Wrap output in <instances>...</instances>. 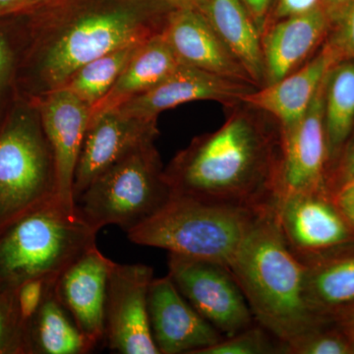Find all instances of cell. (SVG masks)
Instances as JSON below:
<instances>
[{"label": "cell", "mask_w": 354, "mask_h": 354, "mask_svg": "<svg viewBox=\"0 0 354 354\" xmlns=\"http://www.w3.org/2000/svg\"><path fill=\"white\" fill-rule=\"evenodd\" d=\"M351 1L353 0H322L321 6L329 17L330 24L339 19V16Z\"/></svg>", "instance_id": "obj_38"}, {"label": "cell", "mask_w": 354, "mask_h": 354, "mask_svg": "<svg viewBox=\"0 0 354 354\" xmlns=\"http://www.w3.org/2000/svg\"><path fill=\"white\" fill-rule=\"evenodd\" d=\"M330 26L322 6L265 26L261 32L265 86L306 64L322 48Z\"/></svg>", "instance_id": "obj_17"}, {"label": "cell", "mask_w": 354, "mask_h": 354, "mask_svg": "<svg viewBox=\"0 0 354 354\" xmlns=\"http://www.w3.org/2000/svg\"><path fill=\"white\" fill-rule=\"evenodd\" d=\"M335 160H337V165L334 171L328 174L327 178L328 190L330 192L332 187V195L344 184L354 178V136L351 141L344 144V148Z\"/></svg>", "instance_id": "obj_32"}, {"label": "cell", "mask_w": 354, "mask_h": 354, "mask_svg": "<svg viewBox=\"0 0 354 354\" xmlns=\"http://www.w3.org/2000/svg\"><path fill=\"white\" fill-rule=\"evenodd\" d=\"M305 265V290L312 310L322 318L335 315L354 302V255L315 257Z\"/></svg>", "instance_id": "obj_23"}, {"label": "cell", "mask_w": 354, "mask_h": 354, "mask_svg": "<svg viewBox=\"0 0 354 354\" xmlns=\"http://www.w3.org/2000/svg\"><path fill=\"white\" fill-rule=\"evenodd\" d=\"M153 269L113 262L109 272L104 339L121 354H160L151 332L149 290Z\"/></svg>", "instance_id": "obj_9"}, {"label": "cell", "mask_w": 354, "mask_h": 354, "mask_svg": "<svg viewBox=\"0 0 354 354\" xmlns=\"http://www.w3.org/2000/svg\"><path fill=\"white\" fill-rule=\"evenodd\" d=\"M325 44L335 62L354 59V0L330 26Z\"/></svg>", "instance_id": "obj_31"}, {"label": "cell", "mask_w": 354, "mask_h": 354, "mask_svg": "<svg viewBox=\"0 0 354 354\" xmlns=\"http://www.w3.org/2000/svg\"><path fill=\"white\" fill-rule=\"evenodd\" d=\"M335 62L324 43L304 66L277 82L255 88L241 102L272 116L279 123L281 134L290 131L304 118L317 91Z\"/></svg>", "instance_id": "obj_19"}, {"label": "cell", "mask_w": 354, "mask_h": 354, "mask_svg": "<svg viewBox=\"0 0 354 354\" xmlns=\"http://www.w3.org/2000/svg\"><path fill=\"white\" fill-rule=\"evenodd\" d=\"M241 1L262 32L266 19L271 9L272 0H241Z\"/></svg>", "instance_id": "obj_36"}, {"label": "cell", "mask_w": 354, "mask_h": 354, "mask_svg": "<svg viewBox=\"0 0 354 354\" xmlns=\"http://www.w3.org/2000/svg\"><path fill=\"white\" fill-rule=\"evenodd\" d=\"M148 305L160 354H198L225 337L186 300L169 274L153 279Z\"/></svg>", "instance_id": "obj_13"}, {"label": "cell", "mask_w": 354, "mask_h": 354, "mask_svg": "<svg viewBox=\"0 0 354 354\" xmlns=\"http://www.w3.org/2000/svg\"><path fill=\"white\" fill-rule=\"evenodd\" d=\"M228 267L256 322L281 344L325 322L310 307L304 263L288 246L274 206L261 212Z\"/></svg>", "instance_id": "obj_3"}, {"label": "cell", "mask_w": 354, "mask_h": 354, "mask_svg": "<svg viewBox=\"0 0 354 354\" xmlns=\"http://www.w3.org/2000/svg\"><path fill=\"white\" fill-rule=\"evenodd\" d=\"M337 325L354 342V302L335 314Z\"/></svg>", "instance_id": "obj_37"}, {"label": "cell", "mask_w": 354, "mask_h": 354, "mask_svg": "<svg viewBox=\"0 0 354 354\" xmlns=\"http://www.w3.org/2000/svg\"><path fill=\"white\" fill-rule=\"evenodd\" d=\"M325 79L304 118L290 131L281 134L274 205L291 195L329 192V158L324 125Z\"/></svg>", "instance_id": "obj_10"}, {"label": "cell", "mask_w": 354, "mask_h": 354, "mask_svg": "<svg viewBox=\"0 0 354 354\" xmlns=\"http://www.w3.org/2000/svg\"><path fill=\"white\" fill-rule=\"evenodd\" d=\"M283 353V344L257 322L198 354H274Z\"/></svg>", "instance_id": "obj_27"}, {"label": "cell", "mask_w": 354, "mask_h": 354, "mask_svg": "<svg viewBox=\"0 0 354 354\" xmlns=\"http://www.w3.org/2000/svg\"><path fill=\"white\" fill-rule=\"evenodd\" d=\"M254 85L265 86L261 30L241 0H206L199 9Z\"/></svg>", "instance_id": "obj_20"}, {"label": "cell", "mask_w": 354, "mask_h": 354, "mask_svg": "<svg viewBox=\"0 0 354 354\" xmlns=\"http://www.w3.org/2000/svg\"><path fill=\"white\" fill-rule=\"evenodd\" d=\"M113 261L93 246L58 277L55 295L79 329L97 346L104 341L109 272Z\"/></svg>", "instance_id": "obj_16"}, {"label": "cell", "mask_w": 354, "mask_h": 354, "mask_svg": "<svg viewBox=\"0 0 354 354\" xmlns=\"http://www.w3.org/2000/svg\"><path fill=\"white\" fill-rule=\"evenodd\" d=\"M32 101L38 106L53 150L57 198L66 206L74 207V177L90 123L91 108L65 88H58Z\"/></svg>", "instance_id": "obj_15"}, {"label": "cell", "mask_w": 354, "mask_h": 354, "mask_svg": "<svg viewBox=\"0 0 354 354\" xmlns=\"http://www.w3.org/2000/svg\"><path fill=\"white\" fill-rule=\"evenodd\" d=\"M144 43L128 44L88 62L76 70L62 88L69 91L92 109L113 87Z\"/></svg>", "instance_id": "obj_25"}, {"label": "cell", "mask_w": 354, "mask_h": 354, "mask_svg": "<svg viewBox=\"0 0 354 354\" xmlns=\"http://www.w3.org/2000/svg\"><path fill=\"white\" fill-rule=\"evenodd\" d=\"M158 136V120H147L114 109L92 118L84 137L74 177L73 198L111 165Z\"/></svg>", "instance_id": "obj_12"}, {"label": "cell", "mask_w": 354, "mask_h": 354, "mask_svg": "<svg viewBox=\"0 0 354 354\" xmlns=\"http://www.w3.org/2000/svg\"><path fill=\"white\" fill-rule=\"evenodd\" d=\"M279 227L300 260L348 243L354 227L328 191L291 195L274 205Z\"/></svg>", "instance_id": "obj_11"}, {"label": "cell", "mask_w": 354, "mask_h": 354, "mask_svg": "<svg viewBox=\"0 0 354 354\" xmlns=\"http://www.w3.org/2000/svg\"><path fill=\"white\" fill-rule=\"evenodd\" d=\"M322 325L307 330L295 339L283 344V354H349L354 353V342L344 330H323Z\"/></svg>", "instance_id": "obj_28"}, {"label": "cell", "mask_w": 354, "mask_h": 354, "mask_svg": "<svg viewBox=\"0 0 354 354\" xmlns=\"http://www.w3.org/2000/svg\"><path fill=\"white\" fill-rule=\"evenodd\" d=\"M171 194L160 153L151 142L95 177L77 198L75 207L95 232L116 225L127 234L157 213Z\"/></svg>", "instance_id": "obj_7"}, {"label": "cell", "mask_w": 354, "mask_h": 354, "mask_svg": "<svg viewBox=\"0 0 354 354\" xmlns=\"http://www.w3.org/2000/svg\"><path fill=\"white\" fill-rule=\"evenodd\" d=\"M97 234L75 206L55 198L0 232V290L36 277L58 278L95 245Z\"/></svg>", "instance_id": "obj_5"}, {"label": "cell", "mask_w": 354, "mask_h": 354, "mask_svg": "<svg viewBox=\"0 0 354 354\" xmlns=\"http://www.w3.org/2000/svg\"><path fill=\"white\" fill-rule=\"evenodd\" d=\"M228 109L218 130L195 137L165 167L171 193L243 208L274 206L279 123L245 102Z\"/></svg>", "instance_id": "obj_2"}, {"label": "cell", "mask_w": 354, "mask_h": 354, "mask_svg": "<svg viewBox=\"0 0 354 354\" xmlns=\"http://www.w3.org/2000/svg\"><path fill=\"white\" fill-rule=\"evenodd\" d=\"M0 354H26L25 334L14 306L13 290H0Z\"/></svg>", "instance_id": "obj_30"}, {"label": "cell", "mask_w": 354, "mask_h": 354, "mask_svg": "<svg viewBox=\"0 0 354 354\" xmlns=\"http://www.w3.org/2000/svg\"><path fill=\"white\" fill-rule=\"evenodd\" d=\"M27 46L23 14L0 18V121L18 99V75Z\"/></svg>", "instance_id": "obj_26"}, {"label": "cell", "mask_w": 354, "mask_h": 354, "mask_svg": "<svg viewBox=\"0 0 354 354\" xmlns=\"http://www.w3.org/2000/svg\"><path fill=\"white\" fill-rule=\"evenodd\" d=\"M252 84L239 82L180 64L165 80L148 92L116 108L122 113L147 120H158L167 109L196 101L221 102L232 108L253 92Z\"/></svg>", "instance_id": "obj_14"}, {"label": "cell", "mask_w": 354, "mask_h": 354, "mask_svg": "<svg viewBox=\"0 0 354 354\" xmlns=\"http://www.w3.org/2000/svg\"><path fill=\"white\" fill-rule=\"evenodd\" d=\"M162 36L180 64L254 85L246 70L198 9H174L167 18Z\"/></svg>", "instance_id": "obj_18"}, {"label": "cell", "mask_w": 354, "mask_h": 354, "mask_svg": "<svg viewBox=\"0 0 354 354\" xmlns=\"http://www.w3.org/2000/svg\"><path fill=\"white\" fill-rule=\"evenodd\" d=\"M266 208H243L171 194L157 213L128 232L127 236L138 245L230 266Z\"/></svg>", "instance_id": "obj_4"}, {"label": "cell", "mask_w": 354, "mask_h": 354, "mask_svg": "<svg viewBox=\"0 0 354 354\" xmlns=\"http://www.w3.org/2000/svg\"><path fill=\"white\" fill-rule=\"evenodd\" d=\"M324 125L330 167L354 130V59L335 62L328 71L324 88Z\"/></svg>", "instance_id": "obj_24"}, {"label": "cell", "mask_w": 354, "mask_h": 354, "mask_svg": "<svg viewBox=\"0 0 354 354\" xmlns=\"http://www.w3.org/2000/svg\"><path fill=\"white\" fill-rule=\"evenodd\" d=\"M174 9L165 0H44L23 14L18 95L38 99L95 58L162 34Z\"/></svg>", "instance_id": "obj_1"}, {"label": "cell", "mask_w": 354, "mask_h": 354, "mask_svg": "<svg viewBox=\"0 0 354 354\" xmlns=\"http://www.w3.org/2000/svg\"><path fill=\"white\" fill-rule=\"evenodd\" d=\"M321 4L322 0H272L264 27L276 21L315 10Z\"/></svg>", "instance_id": "obj_33"}, {"label": "cell", "mask_w": 354, "mask_h": 354, "mask_svg": "<svg viewBox=\"0 0 354 354\" xmlns=\"http://www.w3.org/2000/svg\"><path fill=\"white\" fill-rule=\"evenodd\" d=\"M95 348L53 290L28 328L26 354H87Z\"/></svg>", "instance_id": "obj_22"}, {"label": "cell", "mask_w": 354, "mask_h": 354, "mask_svg": "<svg viewBox=\"0 0 354 354\" xmlns=\"http://www.w3.org/2000/svg\"><path fill=\"white\" fill-rule=\"evenodd\" d=\"M169 277L198 313L225 337L256 323L239 281L228 266L169 254Z\"/></svg>", "instance_id": "obj_8"}, {"label": "cell", "mask_w": 354, "mask_h": 354, "mask_svg": "<svg viewBox=\"0 0 354 354\" xmlns=\"http://www.w3.org/2000/svg\"><path fill=\"white\" fill-rule=\"evenodd\" d=\"M165 1L174 8H192L199 10L206 0H165Z\"/></svg>", "instance_id": "obj_39"}, {"label": "cell", "mask_w": 354, "mask_h": 354, "mask_svg": "<svg viewBox=\"0 0 354 354\" xmlns=\"http://www.w3.org/2000/svg\"><path fill=\"white\" fill-rule=\"evenodd\" d=\"M44 1V0H0V18L29 12Z\"/></svg>", "instance_id": "obj_35"}, {"label": "cell", "mask_w": 354, "mask_h": 354, "mask_svg": "<svg viewBox=\"0 0 354 354\" xmlns=\"http://www.w3.org/2000/svg\"><path fill=\"white\" fill-rule=\"evenodd\" d=\"M333 198L342 215L354 227V178L335 191Z\"/></svg>", "instance_id": "obj_34"}, {"label": "cell", "mask_w": 354, "mask_h": 354, "mask_svg": "<svg viewBox=\"0 0 354 354\" xmlns=\"http://www.w3.org/2000/svg\"><path fill=\"white\" fill-rule=\"evenodd\" d=\"M57 197L55 158L38 106L18 97L0 121V232Z\"/></svg>", "instance_id": "obj_6"}, {"label": "cell", "mask_w": 354, "mask_h": 354, "mask_svg": "<svg viewBox=\"0 0 354 354\" xmlns=\"http://www.w3.org/2000/svg\"><path fill=\"white\" fill-rule=\"evenodd\" d=\"M179 64L162 32L149 39L133 55L106 97L91 109V120L148 92L171 75Z\"/></svg>", "instance_id": "obj_21"}, {"label": "cell", "mask_w": 354, "mask_h": 354, "mask_svg": "<svg viewBox=\"0 0 354 354\" xmlns=\"http://www.w3.org/2000/svg\"><path fill=\"white\" fill-rule=\"evenodd\" d=\"M57 279L55 277H36L23 281L14 288V306L21 328L24 330L25 339L30 324L44 300L55 290Z\"/></svg>", "instance_id": "obj_29"}]
</instances>
